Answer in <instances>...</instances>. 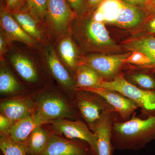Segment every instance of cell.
<instances>
[{"mask_svg":"<svg viewBox=\"0 0 155 155\" xmlns=\"http://www.w3.org/2000/svg\"><path fill=\"white\" fill-rule=\"evenodd\" d=\"M44 124L34 113L15 122L10 129L8 136L14 141L25 142L36 127Z\"/></svg>","mask_w":155,"mask_h":155,"instance_id":"ffe728a7","label":"cell"},{"mask_svg":"<svg viewBox=\"0 0 155 155\" xmlns=\"http://www.w3.org/2000/svg\"><path fill=\"white\" fill-rule=\"evenodd\" d=\"M0 149L4 155H27L25 142L14 141L8 135H1Z\"/></svg>","mask_w":155,"mask_h":155,"instance_id":"d4e9b609","label":"cell"},{"mask_svg":"<svg viewBox=\"0 0 155 155\" xmlns=\"http://www.w3.org/2000/svg\"><path fill=\"white\" fill-rule=\"evenodd\" d=\"M105 0H87L89 8H97Z\"/></svg>","mask_w":155,"mask_h":155,"instance_id":"836d02e7","label":"cell"},{"mask_svg":"<svg viewBox=\"0 0 155 155\" xmlns=\"http://www.w3.org/2000/svg\"><path fill=\"white\" fill-rule=\"evenodd\" d=\"M119 115L114 110L106 113L90 128L97 138V155H113L114 148L112 142L113 125Z\"/></svg>","mask_w":155,"mask_h":155,"instance_id":"8fae6325","label":"cell"},{"mask_svg":"<svg viewBox=\"0 0 155 155\" xmlns=\"http://www.w3.org/2000/svg\"><path fill=\"white\" fill-rule=\"evenodd\" d=\"M77 91L75 97L76 107L84 122L89 127L95 124L107 112L114 110L99 95L86 91Z\"/></svg>","mask_w":155,"mask_h":155,"instance_id":"52a82bcc","label":"cell"},{"mask_svg":"<svg viewBox=\"0 0 155 155\" xmlns=\"http://www.w3.org/2000/svg\"><path fill=\"white\" fill-rule=\"evenodd\" d=\"M143 28L147 32L146 35L155 37V14L148 17Z\"/></svg>","mask_w":155,"mask_h":155,"instance_id":"4dcf8cb0","label":"cell"},{"mask_svg":"<svg viewBox=\"0 0 155 155\" xmlns=\"http://www.w3.org/2000/svg\"><path fill=\"white\" fill-rule=\"evenodd\" d=\"M51 122L58 133L70 139H77L86 143L94 154L97 155L96 136L84 121H70L63 119H55Z\"/></svg>","mask_w":155,"mask_h":155,"instance_id":"30bf717a","label":"cell"},{"mask_svg":"<svg viewBox=\"0 0 155 155\" xmlns=\"http://www.w3.org/2000/svg\"><path fill=\"white\" fill-rule=\"evenodd\" d=\"M102 87L120 93L137 105L146 117L155 116V91L139 88L128 82L122 73L110 81H103Z\"/></svg>","mask_w":155,"mask_h":155,"instance_id":"277c9868","label":"cell"},{"mask_svg":"<svg viewBox=\"0 0 155 155\" xmlns=\"http://www.w3.org/2000/svg\"><path fill=\"white\" fill-rule=\"evenodd\" d=\"M36 104L26 97H17L5 100L1 103V114L14 122L32 115Z\"/></svg>","mask_w":155,"mask_h":155,"instance_id":"2e32d148","label":"cell"},{"mask_svg":"<svg viewBox=\"0 0 155 155\" xmlns=\"http://www.w3.org/2000/svg\"><path fill=\"white\" fill-rule=\"evenodd\" d=\"M148 15L143 8L124 4L112 24L123 28H131L147 20Z\"/></svg>","mask_w":155,"mask_h":155,"instance_id":"d6986e66","label":"cell"},{"mask_svg":"<svg viewBox=\"0 0 155 155\" xmlns=\"http://www.w3.org/2000/svg\"><path fill=\"white\" fill-rule=\"evenodd\" d=\"M94 155L81 143L57 135L50 136L46 146L40 155Z\"/></svg>","mask_w":155,"mask_h":155,"instance_id":"9a60e30c","label":"cell"},{"mask_svg":"<svg viewBox=\"0 0 155 155\" xmlns=\"http://www.w3.org/2000/svg\"></svg>","mask_w":155,"mask_h":155,"instance_id":"d590c367","label":"cell"},{"mask_svg":"<svg viewBox=\"0 0 155 155\" xmlns=\"http://www.w3.org/2000/svg\"><path fill=\"white\" fill-rule=\"evenodd\" d=\"M38 50L28 46L19 47L14 45L5 57L19 77L30 84L37 83L41 80L39 66L43 62Z\"/></svg>","mask_w":155,"mask_h":155,"instance_id":"3957f363","label":"cell"},{"mask_svg":"<svg viewBox=\"0 0 155 155\" xmlns=\"http://www.w3.org/2000/svg\"><path fill=\"white\" fill-rule=\"evenodd\" d=\"M4 1H5V2H7V0H4Z\"/></svg>","mask_w":155,"mask_h":155,"instance_id":"e575fe53","label":"cell"},{"mask_svg":"<svg viewBox=\"0 0 155 155\" xmlns=\"http://www.w3.org/2000/svg\"><path fill=\"white\" fill-rule=\"evenodd\" d=\"M155 140V116L142 119L134 114L126 121L117 120L113 125L112 142L114 149L138 150Z\"/></svg>","mask_w":155,"mask_h":155,"instance_id":"6da1fadb","label":"cell"},{"mask_svg":"<svg viewBox=\"0 0 155 155\" xmlns=\"http://www.w3.org/2000/svg\"><path fill=\"white\" fill-rule=\"evenodd\" d=\"M4 10L9 13L24 8L26 7V0H7Z\"/></svg>","mask_w":155,"mask_h":155,"instance_id":"f1b7e54d","label":"cell"},{"mask_svg":"<svg viewBox=\"0 0 155 155\" xmlns=\"http://www.w3.org/2000/svg\"><path fill=\"white\" fill-rule=\"evenodd\" d=\"M10 13L25 32L40 46L52 43L45 25L29 12L27 7Z\"/></svg>","mask_w":155,"mask_h":155,"instance_id":"7c38bea8","label":"cell"},{"mask_svg":"<svg viewBox=\"0 0 155 155\" xmlns=\"http://www.w3.org/2000/svg\"><path fill=\"white\" fill-rule=\"evenodd\" d=\"M77 17L84 16L88 11L87 0H66Z\"/></svg>","mask_w":155,"mask_h":155,"instance_id":"83f0119b","label":"cell"},{"mask_svg":"<svg viewBox=\"0 0 155 155\" xmlns=\"http://www.w3.org/2000/svg\"><path fill=\"white\" fill-rule=\"evenodd\" d=\"M25 87L17 80L9 69L6 60L1 61L0 92L2 94H10L22 92Z\"/></svg>","mask_w":155,"mask_h":155,"instance_id":"7402d4cb","label":"cell"},{"mask_svg":"<svg viewBox=\"0 0 155 155\" xmlns=\"http://www.w3.org/2000/svg\"><path fill=\"white\" fill-rule=\"evenodd\" d=\"M154 74H155V73H154Z\"/></svg>","mask_w":155,"mask_h":155,"instance_id":"8d00e7d4","label":"cell"},{"mask_svg":"<svg viewBox=\"0 0 155 155\" xmlns=\"http://www.w3.org/2000/svg\"><path fill=\"white\" fill-rule=\"evenodd\" d=\"M0 23L1 29L13 42L22 43L35 49H39L38 44L25 32L11 14L4 9L1 12Z\"/></svg>","mask_w":155,"mask_h":155,"instance_id":"e0dca14e","label":"cell"},{"mask_svg":"<svg viewBox=\"0 0 155 155\" xmlns=\"http://www.w3.org/2000/svg\"><path fill=\"white\" fill-rule=\"evenodd\" d=\"M57 55L69 71H74L80 65L84 56L70 34L63 35L53 43Z\"/></svg>","mask_w":155,"mask_h":155,"instance_id":"4fadbf2b","label":"cell"},{"mask_svg":"<svg viewBox=\"0 0 155 155\" xmlns=\"http://www.w3.org/2000/svg\"><path fill=\"white\" fill-rule=\"evenodd\" d=\"M131 54V52H129L119 54H89L84 56L81 64L91 67L101 75L104 81H110L122 73L120 72V69Z\"/></svg>","mask_w":155,"mask_h":155,"instance_id":"ba28073f","label":"cell"},{"mask_svg":"<svg viewBox=\"0 0 155 155\" xmlns=\"http://www.w3.org/2000/svg\"><path fill=\"white\" fill-rule=\"evenodd\" d=\"M14 42L9 38L2 29H0V60H6V55L14 47Z\"/></svg>","mask_w":155,"mask_h":155,"instance_id":"4316f807","label":"cell"},{"mask_svg":"<svg viewBox=\"0 0 155 155\" xmlns=\"http://www.w3.org/2000/svg\"><path fill=\"white\" fill-rule=\"evenodd\" d=\"M74 78V90L102 87V77L94 69L85 64H81L78 67Z\"/></svg>","mask_w":155,"mask_h":155,"instance_id":"44dd1931","label":"cell"},{"mask_svg":"<svg viewBox=\"0 0 155 155\" xmlns=\"http://www.w3.org/2000/svg\"><path fill=\"white\" fill-rule=\"evenodd\" d=\"M123 75L128 82L139 88L145 90L155 91L154 73L138 70H129L127 74H123Z\"/></svg>","mask_w":155,"mask_h":155,"instance_id":"cb8c5ba5","label":"cell"},{"mask_svg":"<svg viewBox=\"0 0 155 155\" xmlns=\"http://www.w3.org/2000/svg\"><path fill=\"white\" fill-rule=\"evenodd\" d=\"M15 122L9 119L3 114L0 115L1 135H8L9 131Z\"/></svg>","mask_w":155,"mask_h":155,"instance_id":"f546056e","label":"cell"},{"mask_svg":"<svg viewBox=\"0 0 155 155\" xmlns=\"http://www.w3.org/2000/svg\"><path fill=\"white\" fill-rule=\"evenodd\" d=\"M80 90L92 92L102 97L121 118V121L129 120L135 114L138 107L132 100L118 92L101 87L81 89Z\"/></svg>","mask_w":155,"mask_h":155,"instance_id":"5bb4252c","label":"cell"},{"mask_svg":"<svg viewBox=\"0 0 155 155\" xmlns=\"http://www.w3.org/2000/svg\"><path fill=\"white\" fill-rule=\"evenodd\" d=\"M34 113L45 124L55 119H73L76 116L75 111L66 101L48 92L39 95Z\"/></svg>","mask_w":155,"mask_h":155,"instance_id":"8992f818","label":"cell"},{"mask_svg":"<svg viewBox=\"0 0 155 155\" xmlns=\"http://www.w3.org/2000/svg\"><path fill=\"white\" fill-rule=\"evenodd\" d=\"M38 51L45 67L51 75L64 88L74 90L75 78L60 60L52 43L40 46Z\"/></svg>","mask_w":155,"mask_h":155,"instance_id":"9c48e42d","label":"cell"},{"mask_svg":"<svg viewBox=\"0 0 155 155\" xmlns=\"http://www.w3.org/2000/svg\"><path fill=\"white\" fill-rule=\"evenodd\" d=\"M69 33L83 52L104 51L116 48L104 23L95 20L92 16L77 17L73 20Z\"/></svg>","mask_w":155,"mask_h":155,"instance_id":"7a4b0ae2","label":"cell"},{"mask_svg":"<svg viewBox=\"0 0 155 155\" xmlns=\"http://www.w3.org/2000/svg\"><path fill=\"white\" fill-rule=\"evenodd\" d=\"M26 4L29 12L45 25L47 17L48 0H26Z\"/></svg>","mask_w":155,"mask_h":155,"instance_id":"484cf974","label":"cell"},{"mask_svg":"<svg viewBox=\"0 0 155 155\" xmlns=\"http://www.w3.org/2000/svg\"><path fill=\"white\" fill-rule=\"evenodd\" d=\"M122 45L127 51L131 52L138 51L143 53L150 60L149 64L137 70L155 73V37L145 35L127 40Z\"/></svg>","mask_w":155,"mask_h":155,"instance_id":"ac0fdd59","label":"cell"},{"mask_svg":"<svg viewBox=\"0 0 155 155\" xmlns=\"http://www.w3.org/2000/svg\"><path fill=\"white\" fill-rule=\"evenodd\" d=\"M77 17L66 0H48L45 25L52 43L61 35L69 33Z\"/></svg>","mask_w":155,"mask_h":155,"instance_id":"5b68a950","label":"cell"},{"mask_svg":"<svg viewBox=\"0 0 155 155\" xmlns=\"http://www.w3.org/2000/svg\"><path fill=\"white\" fill-rule=\"evenodd\" d=\"M148 17L155 14V0H147L144 7H143Z\"/></svg>","mask_w":155,"mask_h":155,"instance_id":"1f68e13d","label":"cell"},{"mask_svg":"<svg viewBox=\"0 0 155 155\" xmlns=\"http://www.w3.org/2000/svg\"><path fill=\"white\" fill-rule=\"evenodd\" d=\"M123 2L127 5L135 6L144 7L147 0H121Z\"/></svg>","mask_w":155,"mask_h":155,"instance_id":"d6a6232c","label":"cell"},{"mask_svg":"<svg viewBox=\"0 0 155 155\" xmlns=\"http://www.w3.org/2000/svg\"><path fill=\"white\" fill-rule=\"evenodd\" d=\"M50 136L45 129L41 126L36 127L31 134L25 142L27 154L30 155H40L48 141Z\"/></svg>","mask_w":155,"mask_h":155,"instance_id":"603a6c76","label":"cell"}]
</instances>
